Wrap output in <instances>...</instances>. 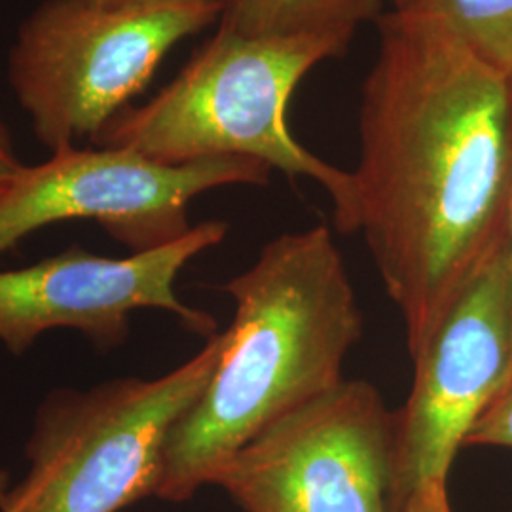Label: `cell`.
Returning a JSON list of instances; mask_svg holds the SVG:
<instances>
[{
    "instance_id": "6da1fadb",
    "label": "cell",
    "mask_w": 512,
    "mask_h": 512,
    "mask_svg": "<svg viewBox=\"0 0 512 512\" xmlns=\"http://www.w3.org/2000/svg\"><path fill=\"white\" fill-rule=\"evenodd\" d=\"M363 90L353 175L363 232L416 357L507 243L512 76L391 10Z\"/></svg>"
},
{
    "instance_id": "7a4b0ae2",
    "label": "cell",
    "mask_w": 512,
    "mask_h": 512,
    "mask_svg": "<svg viewBox=\"0 0 512 512\" xmlns=\"http://www.w3.org/2000/svg\"><path fill=\"white\" fill-rule=\"evenodd\" d=\"M236 302L219 365L173 425L158 497L188 501L274 421L340 384L363 315L325 224L283 234L224 285Z\"/></svg>"
},
{
    "instance_id": "3957f363",
    "label": "cell",
    "mask_w": 512,
    "mask_h": 512,
    "mask_svg": "<svg viewBox=\"0 0 512 512\" xmlns=\"http://www.w3.org/2000/svg\"><path fill=\"white\" fill-rule=\"evenodd\" d=\"M353 29L245 37L219 27L179 76L139 109L114 116L95 143L137 150L164 164L253 158L308 177L329 192L342 234L357 232L353 175L327 164L294 139L287 107L300 80L344 54Z\"/></svg>"
},
{
    "instance_id": "277c9868",
    "label": "cell",
    "mask_w": 512,
    "mask_h": 512,
    "mask_svg": "<svg viewBox=\"0 0 512 512\" xmlns=\"http://www.w3.org/2000/svg\"><path fill=\"white\" fill-rule=\"evenodd\" d=\"M226 332L154 380L61 389L38 408L29 473L0 512H118L158 494L164 446L219 365Z\"/></svg>"
},
{
    "instance_id": "5b68a950",
    "label": "cell",
    "mask_w": 512,
    "mask_h": 512,
    "mask_svg": "<svg viewBox=\"0 0 512 512\" xmlns=\"http://www.w3.org/2000/svg\"><path fill=\"white\" fill-rule=\"evenodd\" d=\"M222 12L224 0L42 2L10 54V84L38 141L52 152L95 141L165 54Z\"/></svg>"
},
{
    "instance_id": "8992f818",
    "label": "cell",
    "mask_w": 512,
    "mask_h": 512,
    "mask_svg": "<svg viewBox=\"0 0 512 512\" xmlns=\"http://www.w3.org/2000/svg\"><path fill=\"white\" fill-rule=\"evenodd\" d=\"M245 512H391L393 412L366 380H342L274 421L220 469Z\"/></svg>"
},
{
    "instance_id": "52a82bcc",
    "label": "cell",
    "mask_w": 512,
    "mask_h": 512,
    "mask_svg": "<svg viewBox=\"0 0 512 512\" xmlns=\"http://www.w3.org/2000/svg\"><path fill=\"white\" fill-rule=\"evenodd\" d=\"M272 167L253 158H207L164 164L122 147L63 148L25 165L0 198V256L40 228L95 220L133 253L186 236L188 205L222 186H264Z\"/></svg>"
},
{
    "instance_id": "ba28073f",
    "label": "cell",
    "mask_w": 512,
    "mask_h": 512,
    "mask_svg": "<svg viewBox=\"0 0 512 512\" xmlns=\"http://www.w3.org/2000/svg\"><path fill=\"white\" fill-rule=\"evenodd\" d=\"M412 361L410 395L393 412L391 509L425 488L446 486L459 448L509 382L512 266L507 243L463 287Z\"/></svg>"
},
{
    "instance_id": "9c48e42d",
    "label": "cell",
    "mask_w": 512,
    "mask_h": 512,
    "mask_svg": "<svg viewBox=\"0 0 512 512\" xmlns=\"http://www.w3.org/2000/svg\"><path fill=\"white\" fill-rule=\"evenodd\" d=\"M226 232V222L207 220L165 247L126 258L69 247L33 266L0 272V342L21 355L48 330L74 329L110 351L126 340L129 315L148 308L169 311L186 329L211 338L215 319L183 304L175 279Z\"/></svg>"
},
{
    "instance_id": "30bf717a",
    "label": "cell",
    "mask_w": 512,
    "mask_h": 512,
    "mask_svg": "<svg viewBox=\"0 0 512 512\" xmlns=\"http://www.w3.org/2000/svg\"><path fill=\"white\" fill-rule=\"evenodd\" d=\"M382 0H226L222 27L245 37L357 29L374 18Z\"/></svg>"
},
{
    "instance_id": "8fae6325",
    "label": "cell",
    "mask_w": 512,
    "mask_h": 512,
    "mask_svg": "<svg viewBox=\"0 0 512 512\" xmlns=\"http://www.w3.org/2000/svg\"><path fill=\"white\" fill-rule=\"evenodd\" d=\"M395 12L427 21L512 76V0H403Z\"/></svg>"
},
{
    "instance_id": "7c38bea8",
    "label": "cell",
    "mask_w": 512,
    "mask_h": 512,
    "mask_svg": "<svg viewBox=\"0 0 512 512\" xmlns=\"http://www.w3.org/2000/svg\"><path fill=\"white\" fill-rule=\"evenodd\" d=\"M465 446H499L512 450V384L478 418Z\"/></svg>"
},
{
    "instance_id": "4fadbf2b",
    "label": "cell",
    "mask_w": 512,
    "mask_h": 512,
    "mask_svg": "<svg viewBox=\"0 0 512 512\" xmlns=\"http://www.w3.org/2000/svg\"><path fill=\"white\" fill-rule=\"evenodd\" d=\"M25 165L18 158L16 147L12 143L10 131L4 124V118L0 114V198L10 190V186L16 183Z\"/></svg>"
},
{
    "instance_id": "5bb4252c",
    "label": "cell",
    "mask_w": 512,
    "mask_h": 512,
    "mask_svg": "<svg viewBox=\"0 0 512 512\" xmlns=\"http://www.w3.org/2000/svg\"><path fill=\"white\" fill-rule=\"evenodd\" d=\"M391 512H452V509L448 503L446 486H435L406 497Z\"/></svg>"
},
{
    "instance_id": "9a60e30c",
    "label": "cell",
    "mask_w": 512,
    "mask_h": 512,
    "mask_svg": "<svg viewBox=\"0 0 512 512\" xmlns=\"http://www.w3.org/2000/svg\"><path fill=\"white\" fill-rule=\"evenodd\" d=\"M507 247H509V258H511V266H512V198H511V207H509V228H507ZM512 384V366H511V376H509V382L505 385V389ZM503 389V391H505ZM501 391V393H503Z\"/></svg>"
},
{
    "instance_id": "2e32d148",
    "label": "cell",
    "mask_w": 512,
    "mask_h": 512,
    "mask_svg": "<svg viewBox=\"0 0 512 512\" xmlns=\"http://www.w3.org/2000/svg\"><path fill=\"white\" fill-rule=\"evenodd\" d=\"M8 473L4 471V469H0V509H2V505H4V501H6V495H8Z\"/></svg>"
},
{
    "instance_id": "e0dca14e",
    "label": "cell",
    "mask_w": 512,
    "mask_h": 512,
    "mask_svg": "<svg viewBox=\"0 0 512 512\" xmlns=\"http://www.w3.org/2000/svg\"><path fill=\"white\" fill-rule=\"evenodd\" d=\"M92 2H101V4H145V2H162V0H92Z\"/></svg>"
},
{
    "instance_id": "ac0fdd59",
    "label": "cell",
    "mask_w": 512,
    "mask_h": 512,
    "mask_svg": "<svg viewBox=\"0 0 512 512\" xmlns=\"http://www.w3.org/2000/svg\"><path fill=\"white\" fill-rule=\"evenodd\" d=\"M389 2H391V4H393V8H397V6H399V4H401V2H403V0H389Z\"/></svg>"
}]
</instances>
